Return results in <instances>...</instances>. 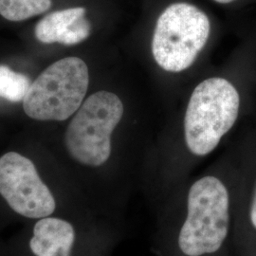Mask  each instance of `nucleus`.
Wrapping results in <instances>:
<instances>
[{
	"mask_svg": "<svg viewBox=\"0 0 256 256\" xmlns=\"http://www.w3.org/2000/svg\"><path fill=\"white\" fill-rule=\"evenodd\" d=\"M244 256H256V243L239 248Z\"/></svg>",
	"mask_w": 256,
	"mask_h": 256,
	"instance_id": "nucleus-12",
	"label": "nucleus"
},
{
	"mask_svg": "<svg viewBox=\"0 0 256 256\" xmlns=\"http://www.w3.org/2000/svg\"><path fill=\"white\" fill-rule=\"evenodd\" d=\"M240 97L228 80H204L192 92L184 118V146L196 158L210 155L234 126Z\"/></svg>",
	"mask_w": 256,
	"mask_h": 256,
	"instance_id": "nucleus-2",
	"label": "nucleus"
},
{
	"mask_svg": "<svg viewBox=\"0 0 256 256\" xmlns=\"http://www.w3.org/2000/svg\"><path fill=\"white\" fill-rule=\"evenodd\" d=\"M78 238L72 221L50 216L37 220L28 246L34 256H72Z\"/></svg>",
	"mask_w": 256,
	"mask_h": 256,
	"instance_id": "nucleus-8",
	"label": "nucleus"
},
{
	"mask_svg": "<svg viewBox=\"0 0 256 256\" xmlns=\"http://www.w3.org/2000/svg\"><path fill=\"white\" fill-rule=\"evenodd\" d=\"M234 242L238 248L256 242V178L247 198L238 196Z\"/></svg>",
	"mask_w": 256,
	"mask_h": 256,
	"instance_id": "nucleus-9",
	"label": "nucleus"
},
{
	"mask_svg": "<svg viewBox=\"0 0 256 256\" xmlns=\"http://www.w3.org/2000/svg\"><path fill=\"white\" fill-rule=\"evenodd\" d=\"M124 115V104L112 92H95L76 111L66 131L70 158L84 167L100 168L112 156V134Z\"/></svg>",
	"mask_w": 256,
	"mask_h": 256,
	"instance_id": "nucleus-3",
	"label": "nucleus"
},
{
	"mask_svg": "<svg viewBox=\"0 0 256 256\" xmlns=\"http://www.w3.org/2000/svg\"><path fill=\"white\" fill-rule=\"evenodd\" d=\"M214 1H216V3H220V4H230L236 0H214Z\"/></svg>",
	"mask_w": 256,
	"mask_h": 256,
	"instance_id": "nucleus-13",
	"label": "nucleus"
},
{
	"mask_svg": "<svg viewBox=\"0 0 256 256\" xmlns=\"http://www.w3.org/2000/svg\"><path fill=\"white\" fill-rule=\"evenodd\" d=\"M88 84L86 64L81 58L66 57L46 68L30 84L23 108L36 120H66L82 106Z\"/></svg>",
	"mask_w": 256,
	"mask_h": 256,
	"instance_id": "nucleus-5",
	"label": "nucleus"
},
{
	"mask_svg": "<svg viewBox=\"0 0 256 256\" xmlns=\"http://www.w3.org/2000/svg\"><path fill=\"white\" fill-rule=\"evenodd\" d=\"M207 14L196 6L178 2L158 16L152 39L156 63L169 72H180L192 66L210 36Z\"/></svg>",
	"mask_w": 256,
	"mask_h": 256,
	"instance_id": "nucleus-4",
	"label": "nucleus"
},
{
	"mask_svg": "<svg viewBox=\"0 0 256 256\" xmlns=\"http://www.w3.org/2000/svg\"><path fill=\"white\" fill-rule=\"evenodd\" d=\"M30 79L24 74L0 64V97L12 102H23L30 88Z\"/></svg>",
	"mask_w": 256,
	"mask_h": 256,
	"instance_id": "nucleus-11",
	"label": "nucleus"
},
{
	"mask_svg": "<svg viewBox=\"0 0 256 256\" xmlns=\"http://www.w3.org/2000/svg\"><path fill=\"white\" fill-rule=\"evenodd\" d=\"M238 194L207 174L173 189L155 207L158 256H229L234 242Z\"/></svg>",
	"mask_w": 256,
	"mask_h": 256,
	"instance_id": "nucleus-1",
	"label": "nucleus"
},
{
	"mask_svg": "<svg viewBox=\"0 0 256 256\" xmlns=\"http://www.w3.org/2000/svg\"><path fill=\"white\" fill-rule=\"evenodd\" d=\"M52 6V0H0V16L20 22L46 12Z\"/></svg>",
	"mask_w": 256,
	"mask_h": 256,
	"instance_id": "nucleus-10",
	"label": "nucleus"
},
{
	"mask_svg": "<svg viewBox=\"0 0 256 256\" xmlns=\"http://www.w3.org/2000/svg\"><path fill=\"white\" fill-rule=\"evenodd\" d=\"M0 196L16 214L30 220L50 216L57 207L34 164L18 152L0 156Z\"/></svg>",
	"mask_w": 256,
	"mask_h": 256,
	"instance_id": "nucleus-6",
	"label": "nucleus"
},
{
	"mask_svg": "<svg viewBox=\"0 0 256 256\" xmlns=\"http://www.w3.org/2000/svg\"><path fill=\"white\" fill-rule=\"evenodd\" d=\"M86 14V10L84 7L50 12L37 23L34 30L36 37L45 44L77 45L84 41L92 32V24Z\"/></svg>",
	"mask_w": 256,
	"mask_h": 256,
	"instance_id": "nucleus-7",
	"label": "nucleus"
}]
</instances>
